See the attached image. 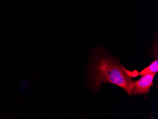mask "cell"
Returning a JSON list of instances; mask_svg holds the SVG:
<instances>
[{
  "mask_svg": "<svg viewBox=\"0 0 158 119\" xmlns=\"http://www.w3.org/2000/svg\"><path fill=\"white\" fill-rule=\"evenodd\" d=\"M89 69L90 85L95 91L98 90L103 83L109 82L133 95V80L123 71L117 58L102 51L98 52L92 57Z\"/></svg>",
  "mask_w": 158,
  "mask_h": 119,
  "instance_id": "1",
  "label": "cell"
},
{
  "mask_svg": "<svg viewBox=\"0 0 158 119\" xmlns=\"http://www.w3.org/2000/svg\"><path fill=\"white\" fill-rule=\"evenodd\" d=\"M156 73L148 74L142 76L139 80L132 81L134 88L132 91V95H145L150 91V88L152 86H155L153 84V81Z\"/></svg>",
  "mask_w": 158,
  "mask_h": 119,
  "instance_id": "2",
  "label": "cell"
},
{
  "mask_svg": "<svg viewBox=\"0 0 158 119\" xmlns=\"http://www.w3.org/2000/svg\"><path fill=\"white\" fill-rule=\"evenodd\" d=\"M158 72V60L156 59L152 62L150 66L143 69L140 72L138 73V75L143 76L148 74L156 73Z\"/></svg>",
  "mask_w": 158,
  "mask_h": 119,
  "instance_id": "3",
  "label": "cell"
}]
</instances>
